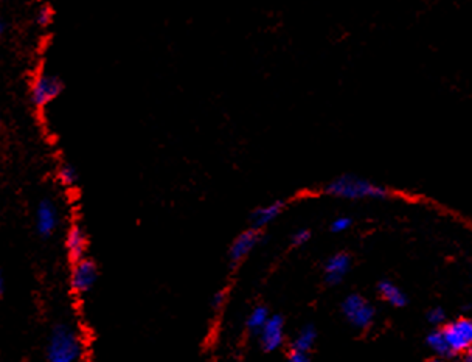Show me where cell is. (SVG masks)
<instances>
[{"label":"cell","instance_id":"cell-1","mask_svg":"<svg viewBox=\"0 0 472 362\" xmlns=\"http://www.w3.org/2000/svg\"><path fill=\"white\" fill-rule=\"evenodd\" d=\"M331 196L342 198V199H386L389 196V192L381 185H376L370 182L367 179H362L359 176L344 175L339 176L326 187Z\"/></svg>","mask_w":472,"mask_h":362},{"label":"cell","instance_id":"cell-2","mask_svg":"<svg viewBox=\"0 0 472 362\" xmlns=\"http://www.w3.org/2000/svg\"><path fill=\"white\" fill-rule=\"evenodd\" d=\"M81 356V342L69 325H56L52 330L47 347L48 362H76Z\"/></svg>","mask_w":472,"mask_h":362},{"label":"cell","instance_id":"cell-3","mask_svg":"<svg viewBox=\"0 0 472 362\" xmlns=\"http://www.w3.org/2000/svg\"><path fill=\"white\" fill-rule=\"evenodd\" d=\"M342 313L348 323L353 325L354 328L365 330L373 323L376 311L372 307V303L365 300L364 297H360L359 294H351L342 303Z\"/></svg>","mask_w":472,"mask_h":362},{"label":"cell","instance_id":"cell-4","mask_svg":"<svg viewBox=\"0 0 472 362\" xmlns=\"http://www.w3.org/2000/svg\"><path fill=\"white\" fill-rule=\"evenodd\" d=\"M64 89L62 79L53 74H41L34 78L30 89L32 103L36 107H46L61 95Z\"/></svg>","mask_w":472,"mask_h":362},{"label":"cell","instance_id":"cell-5","mask_svg":"<svg viewBox=\"0 0 472 362\" xmlns=\"http://www.w3.org/2000/svg\"><path fill=\"white\" fill-rule=\"evenodd\" d=\"M445 335L449 349L452 354L466 353L472 349V321L471 319H459V321L447 323L441 330Z\"/></svg>","mask_w":472,"mask_h":362},{"label":"cell","instance_id":"cell-6","mask_svg":"<svg viewBox=\"0 0 472 362\" xmlns=\"http://www.w3.org/2000/svg\"><path fill=\"white\" fill-rule=\"evenodd\" d=\"M36 230L43 238H48L55 234V230L60 226V212L52 199H42L36 207L34 215Z\"/></svg>","mask_w":472,"mask_h":362},{"label":"cell","instance_id":"cell-7","mask_svg":"<svg viewBox=\"0 0 472 362\" xmlns=\"http://www.w3.org/2000/svg\"><path fill=\"white\" fill-rule=\"evenodd\" d=\"M97 279H98V269L95 263L87 258H83L74 264V269H72L70 275V283L75 293L84 294L87 291H90L93 285L97 283Z\"/></svg>","mask_w":472,"mask_h":362},{"label":"cell","instance_id":"cell-8","mask_svg":"<svg viewBox=\"0 0 472 362\" xmlns=\"http://www.w3.org/2000/svg\"><path fill=\"white\" fill-rule=\"evenodd\" d=\"M259 342L266 351L280 349L285 342V321L281 316H271L259 331Z\"/></svg>","mask_w":472,"mask_h":362},{"label":"cell","instance_id":"cell-9","mask_svg":"<svg viewBox=\"0 0 472 362\" xmlns=\"http://www.w3.org/2000/svg\"><path fill=\"white\" fill-rule=\"evenodd\" d=\"M261 241V234L259 230L255 229H249L243 232L236 240L231 243L230 250H229V258L231 264H238L239 262L249 255V253L255 249V246Z\"/></svg>","mask_w":472,"mask_h":362},{"label":"cell","instance_id":"cell-10","mask_svg":"<svg viewBox=\"0 0 472 362\" xmlns=\"http://www.w3.org/2000/svg\"><path fill=\"white\" fill-rule=\"evenodd\" d=\"M351 260L346 253H336L325 264V279L330 285H337L350 271Z\"/></svg>","mask_w":472,"mask_h":362},{"label":"cell","instance_id":"cell-11","mask_svg":"<svg viewBox=\"0 0 472 362\" xmlns=\"http://www.w3.org/2000/svg\"><path fill=\"white\" fill-rule=\"evenodd\" d=\"M65 248H67L69 257L72 262L76 263L79 260H83L87 250V238L86 232L81 226H72L67 238H65Z\"/></svg>","mask_w":472,"mask_h":362},{"label":"cell","instance_id":"cell-12","mask_svg":"<svg viewBox=\"0 0 472 362\" xmlns=\"http://www.w3.org/2000/svg\"><path fill=\"white\" fill-rule=\"evenodd\" d=\"M283 208H285V202L283 201H274L271 204L263 206V207H258L255 212L252 213L250 216V222H252V229L255 230H261L263 227L269 226L274 220H277L280 213L283 212Z\"/></svg>","mask_w":472,"mask_h":362},{"label":"cell","instance_id":"cell-13","mask_svg":"<svg viewBox=\"0 0 472 362\" xmlns=\"http://www.w3.org/2000/svg\"><path fill=\"white\" fill-rule=\"evenodd\" d=\"M379 294L384 300L387 303H390L391 307H396V308H401L404 307L405 303H407V297L403 293L401 288H398L395 283H391V281H381L379 286Z\"/></svg>","mask_w":472,"mask_h":362},{"label":"cell","instance_id":"cell-14","mask_svg":"<svg viewBox=\"0 0 472 362\" xmlns=\"http://www.w3.org/2000/svg\"><path fill=\"white\" fill-rule=\"evenodd\" d=\"M316 337H317L316 328L312 327V325H306V327H303L299 333H297V336L294 337L292 350L309 353V350L316 344Z\"/></svg>","mask_w":472,"mask_h":362},{"label":"cell","instance_id":"cell-15","mask_svg":"<svg viewBox=\"0 0 472 362\" xmlns=\"http://www.w3.org/2000/svg\"><path fill=\"white\" fill-rule=\"evenodd\" d=\"M427 345H429V349L435 353L438 354L441 358H446V356H452V351L449 349V344L443 335L441 330H435L432 331L429 336H427Z\"/></svg>","mask_w":472,"mask_h":362},{"label":"cell","instance_id":"cell-16","mask_svg":"<svg viewBox=\"0 0 472 362\" xmlns=\"http://www.w3.org/2000/svg\"><path fill=\"white\" fill-rule=\"evenodd\" d=\"M269 311L264 307H257L255 309L252 311L247 317V328H249L252 333H259L263 330V327L266 325V322L269 321Z\"/></svg>","mask_w":472,"mask_h":362},{"label":"cell","instance_id":"cell-17","mask_svg":"<svg viewBox=\"0 0 472 362\" xmlns=\"http://www.w3.org/2000/svg\"><path fill=\"white\" fill-rule=\"evenodd\" d=\"M58 179L65 187H74L78 182V170L75 168V165L69 162L60 165V168H58Z\"/></svg>","mask_w":472,"mask_h":362},{"label":"cell","instance_id":"cell-18","mask_svg":"<svg viewBox=\"0 0 472 362\" xmlns=\"http://www.w3.org/2000/svg\"><path fill=\"white\" fill-rule=\"evenodd\" d=\"M52 20H53L52 6H48V5L41 6L38 13H36V24L41 25V27H47V25L52 24Z\"/></svg>","mask_w":472,"mask_h":362},{"label":"cell","instance_id":"cell-19","mask_svg":"<svg viewBox=\"0 0 472 362\" xmlns=\"http://www.w3.org/2000/svg\"><path fill=\"white\" fill-rule=\"evenodd\" d=\"M309 240H311V232L308 229H299L297 232H294L292 238H290V241H292L294 246H303Z\"/></svg>","mask_w":472,"mask_h":362},{"label":"cell","instance_id":"cell-20","mask_svg":"<svg viewBox=\"0 0 472 362\" xmlns=\"http://www.w3.org/2000/svg\"><path fill=\"white\" fill-rule=\"evenodd\" d=\"M350 226H351V220L348 218V216H339V218H336L331 222V230L336 232V234H340V232H345Z\"/></svg>","mask_w":472,"mask_h":362},{"label":"cell","instance_id":"cell-21","mask_svg":"<svg viewBox=\"0 0 472 362\" xmlns=\"http://www.w3.org/2000/svg\"><path fill=\"white\" fill-rule=\"evenodd\" d=\"M427 319H429L431 323L440 325V323L445 322L446 314H445V311H443L441 308H433V309H431V313H429V316H427Z\"/></svg>","mask_w":472,"mask_h":362},{"label":"cell","instance_id":"cell-22","mask_svg":"<svg viewBox=\"0 0 472 362\" xmlns=\"http://www.w3.org/2000/svg\"><path fill=\"white\" fill-rule=\"evenodd\" d=\"M288 362H309V354L299 350H290Z\"/></svg>","mask_w":472,"mask_h":362},{"label":"cell","instance_id":"cell-23","mask_svg":"<svg viewBox=\"0 0 472 362\" xmlns=\"http://www.w3.org/2000/svg\"><path fill=\"white\" fill-rule=\"evenodd\" d=\"M224 302H226V293L220 291V293H216L215 297L212 299V305L215 308H221L224 305Z\"/></svg>","mask_w":472,"mask_h":362},{"label":"cell","instance_id":"cell-24","mask_svg":"<svg viewBox=\"0 0 472 362\" xmlns=\"http://www.w3.org/2000/svg\"><path fill=\"white\" fill-rule=\"evenodd\" d=\"M4 288H5V281H4L2 274H0V295L4 294Z\"/></svg>","mask_w":472,"mask_h":362},{"label":"cell","instance_id":"cell-25","mask_svg":"<svg viewBox=\"0 0 472 362\" xmlns=\"http://www.w3.org/2000/svg\"><path fill=\"white\" fill-rule=\"evenodd\" d=\"M464 362H472V349L466 351V356H464Z\"/></svg>","mask_w":472,"mask_h":362},{"label":"cell","instance_id":"cell-26","mask_svg":"<svg viewBox=\"0 0 472 362\" xmlns=\"http://www.w3.org/2000/svg\"><path fill=\"white\" fill-rule=\"evenodd\" d=\"M5 33V24H4V20H0V36H2Z\"/></svg>","mask_w":472,"mask_h":362},{"label":"cell","instance_id":"cell-27","mask_svg":"<svg viewBox=\"0 0 472 362\" xmlns=\"http://www.w3.org/2000/svg\"><path fill=\"white\" fill-rule=\"evenodd\" d=\"M4 125V119H2V114H0V128H2Z\"/></svg>","mask_w":472,"mask_h":362},{"label":"cell","instance_id":"cell-28","mask_svg":"<svg viewBox=\"0 0 472 362\" xmlns=\"http://www.w3.org/2000/svg\"><path fill=\"white\" fill-rule=\"evenodd\" d=\"M431 362H445V361H443V359H432Z\"/></svg>","mask_w":472,"mask_h":362}]
</instances>
